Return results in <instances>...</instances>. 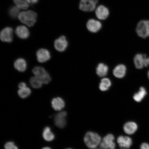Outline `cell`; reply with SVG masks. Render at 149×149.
I'll return each mask as SVG.
<instances>
[{
    "instance_id": "1",
    "label": "cell",
    "mask_w": 149,
    "mask_h": 149,
    "mask_svg": "<svg viewBox=\"0 0 149 149\" xmlns=\"http://www.w3.org/2000/svg\"><path fill=\"white\" fill-rule=\"evenodd\" d=\"M102 140L101 137L98 134L92 132H87L84 137L86 145L90 149L96 148L100 145Z\"/></svg>"
},
{
    "instance_id": "2",
    "label": "cell",
    "mask_w": 149,
    "mask_h": 149,
    "mask_svg": "<svg viewBox=\"0 0 149 149\" xmlns=\"http://www.w3.org/2000/svg\"><path fill=\"white\" fill-rule=\"evenodd\" d=\"M37 17L36 13L32 10L22 12L18 15L20 21L29 27L32 26L36 23Z\"/></svg>"
},
{
    "instance_id": "3",
    "label": "cell",
    "mask_w": 149,
    "mask_h": 149,
    "mask_svg": "<svg viewBox=\"0 0 149 149\" xmlns=\"http://www.w3.org/2000/svg\"><path fill=\"white\" fill-rule=\"evenodd\" d=\"M99 4L100 0H79V8L84 12L94 13Z\"/></svg>"
},
{
    "instance_id": "4",
    "label": "cell",
    "mask_w": 149,
    "mask_h": 149,
    "mask_svg": "<svg viewBox=\"0 0 149 149\" xmlns=\"http://www.w3.org/2000/svg\"><path fill=\"white\" fill-rule=\"evenodd\" d=\"M136 34L143 39L149 37V20H141L137 23L135 29Z\"/></svg>"
},
{
    "instance_id": "5",
    "label": "cell",
    "mask_w": 149,
    "mask_h": 149,
    "mask_svg": "<svg viewBox=\"0 0 149 149\" xmlns=\"http://www.w3.org/2000/svg\"><path fill=\"white\" fill-rule=\"evenodd\" d=\"M86 27L89 33L92 34H96L102 30L103 27V23L96 18H91L87 20Z\"/></svg>"
},
{
    "instance_id": "6",
    "label": "cell",
    "mask_w": 149,
    "mask_h": 149,
    "mask_svg": "<svg viewBox=\"0 0 149 149\" xmlns=\"http://www.w3.org/2000/svg\"><path fill=\"white\" fill-rule=\"evenodd\" d=\"M95 17L102 22L107 20L111 14L110 9L107 6L99 4L94 12Z\"/></svg>"
},
{
    "instance_id": "7",
    "label": "cell",
    "mask_w": 149,
    "mask_h": 149,
    "mask_svg": "<svg viewBox=\"0 0 149 149\" xmlns=\"http://www.w3.org/2000/svg\"><path fill=\"white\" fill-rule=\"evenodd\" d=\"M32 72L35 76L40 79L43 84H47L51 81V76L43 68L35 67L33 69Z\"/></svg>"
},
{
    "instance_id": "8",
    "label": "cell",
    "mask_w": 149,
    "mask_h": 149,
    "mask_svg": "<svg viewBox=\"0 0 149 149\" xmlns=\"http://www.w3.org/2000/svg\"><path fill=\"white\" fill-rule=\"evenodd\" d=\"M114 140V136L111 134H108L102 139L100 146L103 149H115L116 144Z\"/></svg>"
},
{
    "instance_id": "9",
    "label": "cell",
    "mask_w": 149,
    "mask_h": 149,
    "mask_svg": "<svg viewBox=\"0 0 149 149\" xmlns=\"http://www.w3.org/2000/svg\"><path fill=\"white\" fill-rule=\"evenodd\" d=\"M68 42L66 37L61 36L57 38L54 42V47L55 49L59 52H63L68 48Z\"/></svg>"
},
{
    "instance_id": "10",
    "label": "cell",
    "mask_w": 149,
    "mask_h": 149,
    "mask_svg": "<svg viewBox=\"0 0 149 149\" xmlns=\"http://www.w3.org/2000/svg\"><path fill=\"white\" fill-rule=\"evenodd\" d=\"M36 55L37 61L40 63L46 62L49 61L51 57L49 51L45 48L39 49L37 52Z\"/></svg>"
},
{
    "instance_id": "11",
    "label": "cell",
    "mask_w": 149,
    "mask_h": 149,
    "mask_svg": "<svg viewBox=\"0 0 149 149\" xmlns=\"http://www.w3.org/2000/svg\"><path fill=\"white\" fill-rule=\"evenodd\" d=\"M67 114L66 111H62L58 113L56 115L54 119V122L55 125L57 127L63 128L66 126Z\"/></svg>"
},
{
    "instance_id": "12",
    "label": "cell",
    "mask_w": 149,
    "mask_h": 149,
    "mask_svg": "<svg viewBox=\"0 0 149 149\" xmlns=\"http://www.w3.org/2000/svg\"><path fill=\"white\" fill-rule=\"evenodd\" d=\"M13 30L12 28H5L1 33V39L2 41L5 42H11L13 41Z\"/></svg>"
},
{
    "instance_id": "13",
    "label": "cell",
    "mask_w": 149,
    "mask_h": 149,
    "mask_svg": "<svg viewBox=\"0 0 149 149\" xmlns=\"http://www.w3.org/2000/svg\"><path fill=\"white\" fill-rule=\"evenodd\" d=\"M117 141L121 148L127 149L130 148L133 144L132 139L128 136H119L117 138Z\"/></svg>"
},
{
    "instance_id": "14",
    "label": "cell",
    "mask_w": 149,
    "mask_h": 149,
    "mask_svg": "<svg viewBox=\"0 0 149 149\" xmlns=\"http://www.w3.org/2000/svg\"><path fill=\"white\" fill-rule=\"evenodd\" d=\"M147 57V56L144 54H138L136 55L134 58L135 68L137 69H142L144 68Z\"/></svg>"
},
{
    "instance_id": "15",
    "label": "cell",
    "mask_w": 149,
    "mask_h": 149,
    "mask_svg": "<svg viewBox=\"0 0 149 149\" xmlns=\"http://www.w3.org/2000/svg\"><path fill=\"white\" fill-rule=\"evenodd\" d=\"M127 72L126 66L124 64L117 65L113 70V74L115 77L121 79L125 76Z\"/></svg>"
},
{
    "instance_id": "16",
    "label": "cell",
    "mask_w": 149,
    "mask_h": 149,
    "mask_svg": "<svg viewBox=\"0 0 149 149\" xmlns=\"http://www.w3.org/2000/svg\"><path fill=\"white\" fill-rule=\"evenodd\" d=\"M138 129L136 123L134 122H127L124 125L123 130L125 133L128 135H132L135 133Z\"/></svg>"
},
{
    "instance_id": "17",
    "label": "cell",
    "mask_w": 149,
    "mask_h": 149,
    "mask_svg": "<svg viewBox=\"0 0 149 149\" xmlns=\"http://www.w3.org/2000/svg\"><path fill=\"white\" fill-rule=\"evenodd\" d=\"M52 107L55 111H60L65 107V102L62 98L57 97L54 98L51 102Z\"/></svg>"
},
{
    "instance_id": "18",
    "label": "cell",
    "mask_w": 149,
    "mask_h": 149,
    "mask_svg": "<svg viewBox=\"0 0 149 149\" xmlns=\"http://www.w3.org/2000/svg\"><path fill=\"white\" fill-rule=\"evenodd\" d=\"M15 33L19 38L26 39L29 36L30 33L27 28L24 26H19L16 28Z\"/></svg>"
},
{
    "instance_id": "19",
    "label": "cell",
    "mask_w": 149,
    "mask_h": 149,
    "mask_svg": "<svg viewBox=\"0 0 149 149\" xmlns=\"http://www.w3.org/2000/svg\"><path fill=\"white\" fill-rule=\"evenodd\" d=\"M14 66L15 68L18 71L23 72L26 70L27 63L25 59L19 58L15 61Z\"/></svg>"
},
{
    "instance_id": "20",
    "label": "cell",
    "mask_w": 149,
    "mask_h": 149,
    "mask_svg": "<svg viewBox=\"0 0 149 149\" xmlns=\"http://www.w3.org/2000/svg\"><path fill=\"white\" fill-rule=\"evenodd\" d=\"M109 70V67L107 65L103 63H100L97 67L96 74L100 77H104L107 74Z\"/></svg>"
},
{
    "instance_id": "21",
    "label": "cell",
    "mask_w": 149,
    "mask_h": 149,
    "mask_svg": "<svg viewBox=\"0 0 149 149\" xmlns=\"http://www.w3.org/2000/svg\"><path fill=\"white\" fill-rule=\"evenodd\" d=\"M147 94L146 89L144 87H141L137 93L133 96L134 100L136 102H139L142 101Z\"/></svg>"
},
{
    "instance_id": "22",
    "label": "cell",
    "mask_w": 149,
    "mask_h": 149,
    "mask_svg": "<svg viewBox=\"0 0 149 149\" xmlns=\"http://www.w3.org/2000/svg\"><path fill=\"white\" fill-rule=\"evenodd\" d=\"M111 85V80L109 78H103L100 83L99 88L102 92H105L109 90Z\"/></svg>"
},
{
    "instance_id": "23",
    "label": "cell",
    "mask_w": 149,
    "mask_h": 149,
    "mask_svg": "<svg viewBox=\"0 0 149 149\" xmlns=\"http://www.w3.org/2000/svg\"><path fill=\"white\" fill-rule=\"evenodd\" d=\"M42 136L45 140L47 141H51L55 138V135L51 131V128L47 127L44 128Z\"/></svg>"
},
{
    "instance_id": "24",
    "label": "cell",
    "mask_w": 149,
    "mask_h": 149,
    "mask_svg": "<svg viewBox=\"0 0 149 149\" xmlns=\"http://www.w3.org/2000/svg\"><path fill=\"white\" fill-rule=\"evenodd\" d=\"M29 82L31 87L35 89L40 88L42 87L43 84L40 79L35 76L31 78Z\"/></svg>"
},
{
    "instance_id": "25",
    "label": "cell",
    "mask_w": 149,
    "mask_h": 149,
    "mask_svg": "<svg viewBox=\"0 0 149 149\" xmlns=\"http://www.w3.org/2000/svg\"><path fill=\"white\" fill-rule=\"evenodd\" d=\"M31 93V89L29 87L19 89L18 91V96L22 98H26L30 96Z\"/></svg>"
},
{
    "instance_id": "26",
    "label": "cell",
    "mask_w": 149,
    "mask_h": 149,
    "mask_svg": "<svg viewBox=\"0 0 149 149\" xmlns=\"http://www.w3.org/2000/svg\"><path fill=\"white\" fill-rule=\"evenodd\" d=\"M15 4L19 8L23 9H27L29 6L27 2L23 0H14Z\"/></svg>"
},
{
    "instance_id": "27",
    "label": "cell",
    "mask_w": 149,
    "mask_h": 149,
    "mask_svg": "<svg viewBox=\"0 0 149 149\" xmlns=\"http://www.w3.org/2000/svg\"><path fill=\"white\" fill-rule=\"evenodd\" d=\"M19 8L18 7L13 6L9 9V14L11 17L15 18L17 17L18 14H19Z\"/></svg>"
},
{
    "instance_id": "28",
    "label": "cell",
    "mask_w": 149,
    "mask_h": 149,
    "mask_svg": "<svg viewBox=\"0 0 149 149\" xmlns=\"http://www.w3.org/2000/svg\"><path fill=\"white\" fill-rule=\"evenodd\" d=\"M5 149H18L17 147L12 141H9L5 144Z\"/></svg>"
},
{
    "instance_id": "29",
    "label": "cell",
    "mask_w": 149,
    "mask_h": 149,
    "mask_svg": "<svg viewBox=\"0 0 149 149\" xmlns=\"http://www.w3.org/2000/svg\"><path fill=\"white\" fill-rule=\"evenodd\" d=\"M139 149H149V143L147 142L142 143L140 146Z\"/></svg>"
},
{
    "instance_id": "30",
    "label": "cell",
    "mask_w": 149,
    "mask_h": 149,
    "mask_svg": "<svg viewBox=\"0 0 149 149\" xmlns=\"http://www.w3.org/2000/svg\"><path fill=\"white\" fill-rule=\"evenodd\" d=\"M18 87L19 88V89H23L26 88V87H27L26 84L25 83L22 82H21L19 84Z\"/></svg>"
},
{
    "instance_id": "31",
    "label": "cell",
    "mask_w": 149,
    "mask_h": 149,
    "mask_svg": "<svg viewBox=\"0 0 149 149\" xmlns=\"http://www.w3.org/2000/svg\"><path fill=\"white\" fill-rule=\"evenodd\" d=\"M38 0H25L28 3H35L38 2Z\"/></svg>"
},
{
    "instance_id": "32",
    "label": "cell",
    "mask_w": 149,
    "mask_h": 149,
    "mask_svg": "<svg viewBox=\"0 0 149 149\" xmlns=\"http://www.w3.org/2000/svg\"><path fill=\"white\" fill-rule=\"evenodd\" d=\"M149 65V57H146L145 60V67H148Z\"/></svg>"
},
{
    "instance_id": "33",
    "label": "cell",
    "mask_w": 149,
    "mask_h": 149,
    "mask_svg": "<svg viewBox=\"0 0 149 149\" xmlns=\"http://www.w3.org/2000/svg\"><path fill=\"white\" fill-rule=\"evenodd\" d=\"M42 149H51V148H49V147H45V148H42Z\"/></svg>"
},
{
    "instance_id": "34",
    "label": "cell",
    "mask_w": 149,
    "mask_h": 149,
    "mask_svg": "<svg viewBox=\"0 0 149 149\" xmlns=\"http://www.w3.org/2000/svg\"><path fill=\"white\" fill-rule=\"evenodd\" d=\"M148 79H149V70L148 71Z\"/></svg>"
},
{
    "instance_id": "35",
    "label": "cell",
    "mask_w": 149,
    "mask_h": 149,
    "mask_svg": "<svg viewBox=\"0 0 149 149\" xmlns=\"http://www.w3.org/2000/svg\"><path fill=\"white\" fill-rule=\"evenodd\" d=\"M127 149L121 148V149Z\"/></svg>"
},
{
    "instance_id": "36",
    "label": "cell",
    "mask_w": 149,
    "mask_h": 149,
    "mask_svg": "<svg viewBox=\"0 0 149 149\" xmlns=\"http://www.w3.org/2000/svg\"><path fill=\"white\" fill-rule=\"evenodd\" d=\"M72 149L71 148H68V149Z\"/></svg>"
}]
</instances>
